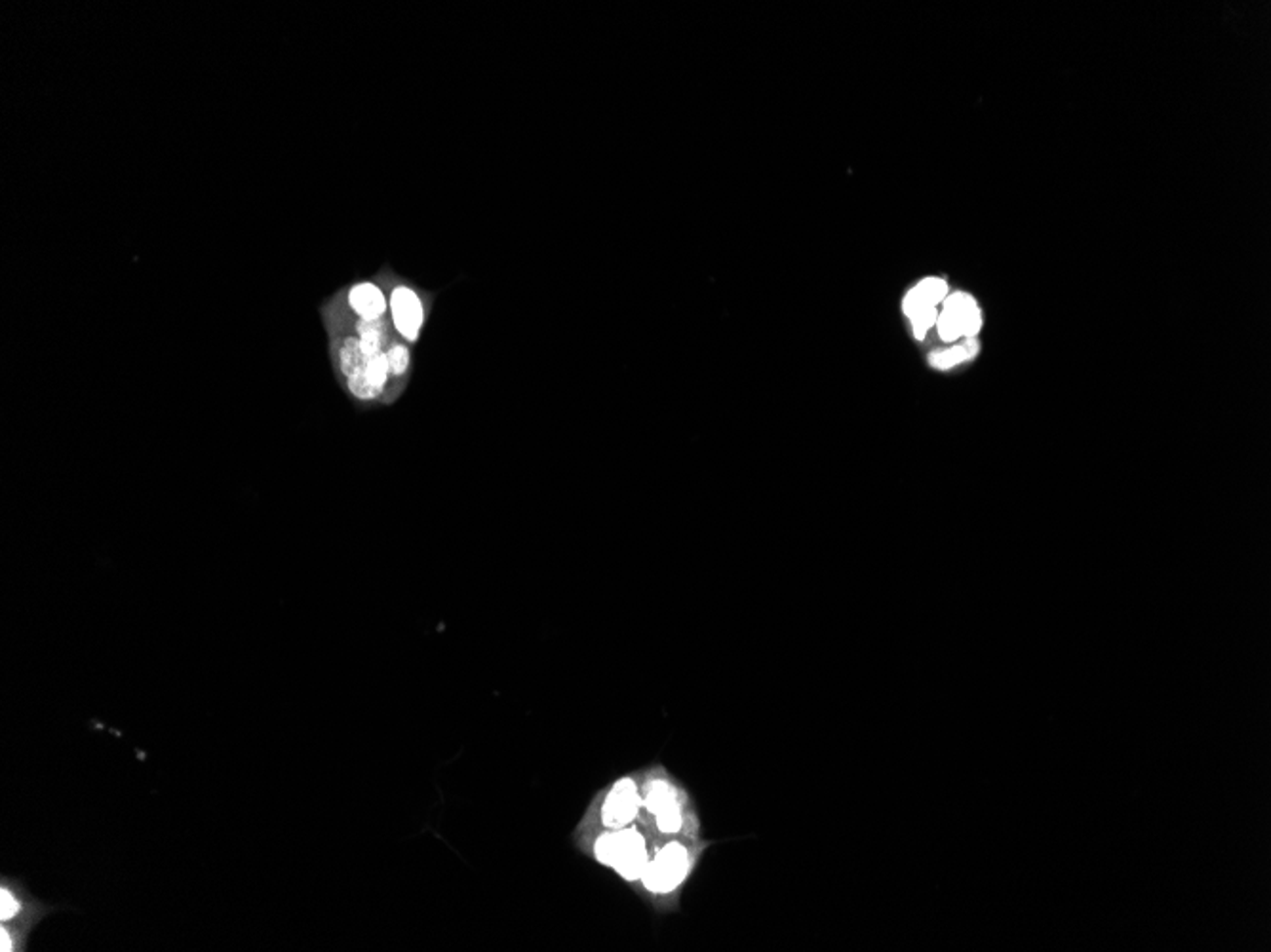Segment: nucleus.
Wrapping results in <instances>:
<instances>
[{
  "instance_id": "nucleus-13",
  "label": "nucleus",
  "mask_w": 1271,
  "mask_h": 952,
  "mask_svg": "<svg viewBox=\"0 0 1271 952\" xmlns=\"http://www.w3.org/2000/svg\"><path fill=\"white\" fill-rule=\"evenodd\" d=\"M935 326H937L938 335H940L942 340L952 342V340H958V339L964 337L960 324H958L950 314H946V312H942V310L938 312V320Z\"/></svg>"
},
{
  "instance_id": "nucleus-1",
  "label": "nucleus",
  "mask_w": 1271,
  "mask_h": 952,
  "mask_svg": "<svg viewBox=\"0 0 1271 952\" xmlns=\"http://www.w3.org/2000/svg\"><path fill=\"white\" fill-rule=\"evenodd\" d=\"M641 788V814L653 829L655 837L661 839H695L699 833V820L693 810L687 808V794L669 774L651 776L639 782Z\"/></svg>"
},
{
  "instance_id": "nucleus-5",
  "label": "nucleus",
  "mask_w": 1271,
  "mask_h": 952,
  "mask_svg": "<svg viewBox=\"0 0 1271 952\" xmlns=\"http://www.w3.org/2000/svg\"><path fill=\"white\" fill-rule=\"evenodd\" d=\"M641 812V788L636 776H625L605 791L598 808L603 829L633 825Z\"/></svg>"
},
{
  "instance_id": "nucleus-6",
  "label": "nucleus",
  "mask_w": 1271,
  "mask_h": 952,
  "mask_svg": "<svg viewBox=\"0 0 1271 952\" xmlns=\"http://www.w3.org/2000/svg\"><path fill=\"white\" fill-rule=\"evenodd\" d=\"M389 308L397 331L405 340L415 342L425 324V304L421 296L407 286H397L389 296Z\"/></svg>"
},
{
  "instance_id": "nucleus-12",
  "label": "nucleus",
  "mask_w": 1271,
  "mask_h": 952,
  "mask_svg": "<svg viewBox=\"0 0 1271 952\" xmlns=\"http://www.w3.org/2000/svg\"><path fill=\"white\" fill-rule=\"evenodd\" d=\"M937 306H925V308L918 310L914 316H910V322H912V328H914L916 339L921 340V339L927 335V331L937 324Z\"/></svg>"
},
{
  "instance_id": "nucleus-8",
  "label": "nucleus",
  "mask_w": 1271,
  "mask_h": 952,
  "mask_svg": "<svg viewBox=\"0 0 1271 952\" xmlns=\"http://www.w3.org/2000/svg\"><path fill=\"white\" fill-rule=\"evenodd\" d=\"M942 304V312L950 314L960 324L964 337L974 339L982 326L980 308L976 306L974 298L967 294H954L946 296Z\"/></svg>"
},
{
  "instance_id": "nucleus-9",
  "label": "nucleus",
  "mask_w": 1271,
  "mask_h": 952,
  "mask_svg": "<svg viewBox=\"0 0 1271 952\" xmlns=\"http://www.w3.org/2000/svg\"><path fill=\"white\" fill-rule=\"evenodd\" d=\"M974 354H976V340L969 339L965 344H958L954 348L931 354V365H935L937 369H950L954 365L967 362Z\"/></svg>"
},
{
  "instance_id": "nucleus-4",
  "label": "nucleus",
  "mask_w": 1271,
  "mask_h": 952,
  "mask_svg": "<svg viewBox=\"0 0 1271 952\" xmlns=\"http://www.w3.org/2000/svg\"><path fill=\"white\" fill-rule=\"evenodd\" d=\"M655 846L633 825L603 829L592 840V855L603 867L613 869L623 881L639 883Z\"/></svg>"
},
{
  "instance_id": "nucleus-7",
  "label": "nucleus",
  "mask_w": 1271,
  "mask_h": 952,
  "mask_svg": "<svg viewBox=\"0 0 1271 952\" xmlns=\"http://www.w3.org/2000/svg\"><path fill=\"white\" fill-rule=\"evenodd\" d=\"M349 304L354 310V314L364 322L383 320L387 312L385 294L373 282H362L353 286L349 292Z\"/></svg>"
},
{
  "instance_id": "nucleus-10",
  "label": "nucleus",
  "mask_w": 1271,
  "mask_h": 952,
  "mask_svg": "<svg viewBox=\"0 0 1271 952\" xmlns=\"http://www.w3.org/2000/svg\"><path fill=\"white\" fill-rule=\"evenodd\" d=\"M914 292L925 304L938 306L948 296V286L940 278H925L914 288Z\"/></svg>"
},
{
  "instance_id": "nucleus-3",
  "label": "nucleus",
  "mask_w": 1271,
  "mask_h": 952,
  "mask_svg": "<svg viewBox=\"0 0 1271 952\" xmlns=\"http://www.w3.org/2000/svg\"><path fill=\"white\" fill-rule=\"evenodd\" d=\"M704 848L695 844V839H670L661 848L653 850L639 877V884L651 897L669 899L687 883Z\"/></svg>"
},
{
  "instance_id": "nucleus-2",
  "label": "nucleus",
  "mask_w": 1271,
  "mask_h": 952,
  "mask_svg": "<svg viewBox=\"0 0 1271 952\" xmlns=\"http://www.w3.org/2000/svg\"><path fill=\"white\" fill-rule=\"evenodd\" d=\"M58 907L36 899L16 877L0 879V951L27 952L34 928Z\"/></svg>"
},
{
  "instance_id": "nucleus-11",
  "label": "nucleus",
  "mask_w": 1271,
  "mask_h": 952,
  "mask_svg": "<svg viewBox=\"0 0 1271 952\" xmlns=\"http://www.w3.org/2000/svg\"><path fill=\"white\" fill-rule=\"evenodd\" d=\"M387 358H389L391 375L401 377V375L407 373L409 363H411V354H409V350H407L405 344H401V342L391 344V348L387 350Z\"/></svg>"
}]
</instances>
